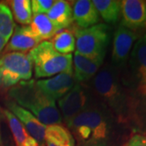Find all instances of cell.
<instances>
[{"label":"cell","mask_w":146,"mask_h":146,"mask_svg":"<svg viewBox=\"0 0 146 146\" xmlns=\"http://www.w3.org/2000/svg\"><path fill=\"white\" fill-rule=\"evenodd\" d=\"M110 110L96 98L68 124L76 146H114L118 124Z\"/></svg>","instance_id":"1"},{"label":"cell","mask_w":146,"mask_h":146,"mask_svg":"<svg viewBox=\"0 0 146 146\" xmlns=\"http://www.w3.org/2000/svg\"><path fill=\"white\" fill-rule=\"evenodd\" d=\"M91 89L96 98L107 107L119 123L130 117V100L115 67L107 64L92 80Z\"/></svg>","instance_id":"2"},{"label":"cell","mask_w":146,"mask_h":146,"mask_svg":"<svg viewBox=\"0 0 146 146\" xmlns=\"http://www.w3.org/2000/svg\"><path fill=\"white\" fill-rule=\"evenodd\" d=\"M8 94L14 102L27 110L45 125L62 124L63 119L55 101L42 92L35 80L21 81Z\"/></svg>","instance_id":"3"},{"label":"cell","mask_w":146,"mask_h":146,"mask_svg":"<svg viewBox=\"0 0 146 146\" xmlns=\"http://www.w3.org/2000/svg\"><path fill=\"white\" fill-rule=\"evenodd\" d=\"M36 79L50 78L59 73L72 70V54L57 52L51 42L43 41L29 54Z\"/></svg>","instance_id":"4"},{"label":"cell","mask_w":146,"mask_h":146,"mask_svg":"<svg viewBox=\"0 0 146 146\" xmlns=\"http://www.w3.org/2000/svg\"><path fill=\"white\" fill-rule=\"evenodd\" d=\"M76 52L102 65L110 39V28L98 24L75 30Z\"/></svg>","instance_id":"5"},{"label":"cell","mask_w":146,"mask_h":146,"mask_svg":"<svg viewBox=\"0 0 146 146\" xmlns=\"http://www.w3.org/2000/svg\"><path fill=\"white\" fill-rule=\"evenodd\" d=\"M33 65L25 53H6L0 57V88H12L21 81L31 80Z\"/></svg>","instance_id":"6"},{"label":"cell","mask_w":146,"mask_h":146,"mask_svg":"<svg viewBox=\"0 0 146 146\" xmlns=\"http://www.w3.org/2000/svg\"><path fill=\"white\" fill-rule=\"evenodd\" d=\"M95 100L96 97L91 87L86 84H75L68 94L58 100V109L65 124L87 109Z\"/></svg>","instance_id":"7"},{"label":"cell","mask_w":146,"mask_h":146,"mask_svg":"<svg viewBox=\"0 0 146 146\" xmlns=\"http://www.w3.org/2000/svg\"><path fill=\"white\" fill-rule=\"evenodd\" d=\"M130 69L137 91L146 97V33L140 36L130 54Z\"/></svg>","instance_id":"8"},{"label":"cell","mask_w":146,"mask_h":146,"mask_svg":"<svg viewBox=\"0 0 146 146\" xmlns=\"http://www.w3.org/2000/svg\"><path fill=\"white\" fill-rule=\"evenodd\" d=\"M139 39L136 32L119 25L114 33L112 61L116 67L123 66L129 58L131 50Z\"/></svg>","instance_id":"9"},{"label":"cell","mask_w":146,"mask_h":146,"mask_svg":"<svg viewBox=\"0 0 146 146\" xmlns=\"http://www.w3.org/2000/svg\"><path fill=\"white\" fill-rule=\"evenodd\" d=\"M121 24L132 31L146 29V4L143 0L121 1Z\"/></svg>","instance_id":"10"},{"label":"cell","mask_w":146,"mask_h":146,"mask_svg":"<svg viewBox=\"0 0 146 146\" xmlns=\"http://www.w3.org/2000/svg\"><path fill=\"white\" fill-rule=\"evenodd\" d=\"M36 81L37 86L42 89V92L54 101L63 98L76 84L73 70L63 72L52 77Z\"/></svg>","instance_id":"11"},{"label":"cell","mask_w":146,"mask_h":146,"mask_svg":"<svg viewBox=\"0 0 146 146\" xmlns=\"http://www.w3.org/2000/svg\"><path fill=\"white\" fill-rule=\"evenodd\" d=\"M7 110L15 115L17 119L25 127L28 132L37 142L38 146L45 145V132L46 125L42 123L27 110L17 105L13 101L7 103Z\"/></svg>","instance_id":"12"},{"label":"cell","mask_w":146,"mask_h":146,"mask_svg":"<svg viewBox=\"0 0 146 146\" xmlns=\"http://www.w3.org/2000/svg\"><path fill=\"white\" fill-rule=\"evenodd\" d=\"M42 41L32 30L30 25L16 26L12 36L6 45L4 51L10 52H29L31 50L41 43Z\"/></svg>","instance_id":"13"},{"label":"cell","mask_w":146,"mask_h":146,"mask_svg":"<svg viewBox=\"0 0 146 146\" xmlns=\"http://www.w3.org/2000/svg\"><path fill=\"white\" fill-rule=\"evenodd\" d=\"M73 21L80 29H87L98 25L100 16L94 7L93 1L78 0L76 1L72 9Z\"/></svg>","instance_id":"14"},{"label":"cell","mask_w":146,"mask_h":146,"mask_svg":"<svg viewBox=\"0 0 146 146\" xmlns=\"http://www.w3.org/2000/svg\"><path fill=\"white\" fill-rule=\"evenodd\" d=\"M73 76L76 83L85 84L92 80L99 71L102 64L81 55L76 51L72 57Z\"/></svg>","instance_id":"15"},{"label":"cell","mask_w":146,"mask_h":146,"mask_svg":"<svg viewBox=\"0 0 146 146\" xmlns=\"http://www.w3.org/2000/svg\"><path fill=\"white\" fill-rule=\"evenodd\" d=\"M46 146H76L73 135L63 124L46 126L45 132Z\"/></svg>","instance_id":"16"},{"label":"cell","mask_w":146,"mask_h":146,"mask_svg":"<svg viewBox=\"0 0 146 146\" xmlns=\"http://www.w3.org/2000/svg\"><path fill=\"white\" fill-rule=\"evenodd\" d=\"M46 16L59 30L69 27L73 22L72 7L68 2L64 0L54 1Z\"/></svg>","instance_id":"17"},{"label":"cell","mask_w":146,"mask_h":146,"mask_svg":"<svg viewBox=\"0 0 146 146\" xmlns=\"http://www.w3.org/2000/svg\"><path fill=\"white\" fill-rule=\"evenodd\" d=\"M3 114L8 123L16 146H38L37 142L11 111L7 109L3 110Z\"/></svg>","instance_id":"18"},{"label":"cell","mask_w":146,"mask_h":146,"mask_svg":"<svg viewBox=\"0 0 146 146\" xmlns=\"http://www.w3.org/2000/svg\"><path fill=\"white\" fill-rule=\"evenodd\" d=\"M94 7L100 17L107 24L115 25L121 16V1L94 0Z\"/></svg>","instance_id":"19"},{"label":"cell","mask_w":146,"mask_h":146,"mask_svg":"<svg viewBox=\"0 0 146 146\" xmlns=\"http://www.w3.org/2000/svg\"><path fill=\"white\" fill-rule=\"evenodd\" d=\"M32 30L36 36L42 41H47L52 38L56 33L60 31L50 21L46 14L33 15L30 24Z\"/></svg>","instance_id":"20"},{"label":"cell","mask_w":146,"mask_h":146,"mask_svg":"<svg viewBox=\"0 0 146 146\" xmlns=\"http://www.w3.org/2000/svg\"><path fill=\"white\" fill-rule=\"evenodd\" d=\"M50 42L54 49L62 54H72L76 49V37L70 30H63L56 33Z\"/></svg>","instance_id":"21"},{"label":"cell","mask_w":146,"mask_h":146,"mask_svg":"<svg viewBox=\"0 0 146 146\" xmlns=\"http://www.w3.org/2000/svg\"><path fill=\"white\" fill-rule=\"evenodd\" d=\"M11 7L16 21L23 25H29L32 22L33 12L31 1L29 0H13L11 2Z\"/></svg>","instance_id":"22"},{"label":"cell","mask_w":146,"mask_h":146,"mask_svg":"<svg viewBox=\"0 0 146 146\" xmlns=\"http://www.w3.org/2000/svg\"><path fill=\"white\" fill-rule=\"evenodd\" d=\"M15 27L13 16L9 7L0 3V36L8 42L13 34Z\"/></svg>","instance_id":"23"},{"label":"cell","mask_w":146,"mask_h":146,"mask_svg":"<svg viewBox=\"0 0 146 146\" xmlns=\"http://www.w3.org/2000/svg\"><path fill=\"white\" fill-rule=\"evenodd\" d=\"M54 3V0H32L31 9L33 15L47 14Z\"/></svg>","instance_id":"24"},{"label":"cell","mask_w":146,"mask_h":146,"mask_svg":"<svg viewBox=\"0 0 146 146\" xmlns=\"http://www.w3.org/2000/svg\"><path fill=\"white\" fill-rule=\"evenodd\" d=\"M123 146H146V136L135 134L131 136Z\"/></svg>","instance_id":"25"},{"label":"cell","mask_w":146,"mask_h":146,"mask_svg":"<svg viewBox=\"0 0 146 146\" xmlns=\"http://www.w3.org/2000/svg\"><path fill=\"white\" fill-rule=\"evenodd\" d=\"M7 41H6L5 39H3V37L0 36V54L3 50V49L5 48L6 45L7 44Z\"/></svg>","instance_id":"26"},{"label":"cell","mask_w":146,"mask_h":146,"mask_svg":"<svg viewBox=\"0 0 146 146\" xmlns=\"http://www.w3.org/2000/svg\"><path fill=\"white\" fill-rule=\"evenodd\" d=\"M2 145V137H1V121H0V146Z\"/></svg>","instance_id":"27"},{"label":"cell","mask_w":146,"mask_h":146,"mask_svg":"<svg viewBox=\"0 0 146 146\" xmlns=\"http://www.w3.org/2000/svg\"><path fill=\"white\" fill-rule=\"evenodd\" d=\"M1 146H12V145H11V144H7H7H4V145H3V144H2V145Z\"/></svg>","instance_id":"28"},{"label":"cell","mask_w":146,"mask_h":146,"mask_svg":"<svg viewBox=\"0 0 146 146\" xmlns=\"http://www.w3.org/2000/svg\"><path fill=\"white\" fill-rule=\"evenodd\" d=\"M145 4H146V1H145Z\"/></svg>","instance_id":"29"}]
</instances>
